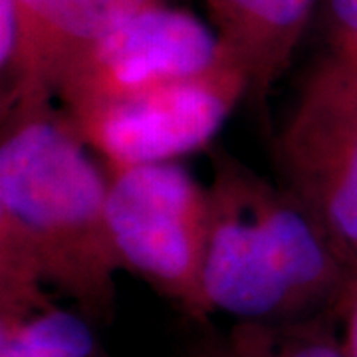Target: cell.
<instances>
[{
	"label": "cell",
	"mask_w": 357,
	"mask_h": 357,
	"mask_svg": "<svg viewBox=\"0 0 357 357\" xmlns=\"http://www.w3.org/2000/svg\"><path fill=\"white\" fill-rule=\"evenodd\" d=\"M48 91L2 100L0 306L68 296L89 321L115 310L123 270L107 222V171Z\"/></svg>",
	"instance_id": "obj_1"
},
{
	"label": "cell",
	"mask_w": 357,
	"mask_h": 357,
	"mask_svg": "<svg viewBox=\"0 0 357 357\" xmlns=\"http://www.w3.org/2000/svg\"><path fill=\"white\" fill-rule=\"evenodd\" d=\"M211 230L204 298L234 321L337 316L357 264L280 181L225 147L211 153Z\"/></svg>",
	"instance_id": "obj_2"
},
{
	"label": "cell",
	"mask_w": 357,
	"mask_h": 357,
	"mask_svg": "<svg viewBox=\"0 0 357 357\" xmlns=\"http://www.w3.org/2000/svg\"><path fill=\"white\" fill-rule=\"evenodd\" d=\"M107 222L123 270L192 319L213 314L203 286L208 187L177 161L107 171Z\"/></svg>",
	"instance_id": "obj_3"
},
{
	"label": "cell",
	"mask_w": 357,
	"mask_h": 357,
	"mask_svg": "<svg viewBox=\"0 0 357 357\" xmlns=\"http://www.w3.org/2000/svg\"><path fill=\"white\" fill-rule=\"evenodd\" d=\"M278 181L357 264V64L328 52L274 135Z\"/></svg>",
	"instance_id": "obj_4"
},
{
	"label": "cell",
	"mask_w": 357,
	"mask_h": 357,
	"mask_svg": "<svg viewBox=\"0 0 357 357\" xmlns=\"http://www.w3.org/2000/svg\"><path fill=\"white\" fill-rule=\"evenodd\" d=\"M225 64L232 62L213 26L187 10L157 4L115 26L66 66L50 91L66 114H76Z\"/></svg>",
	"instance_id": "obj_5"
},
{
	"label": "cell",
	"mask_w": 357,
	"mask_h": 357,
	"mask_svg": "<svg viewBox=\"0 0 357 357\" xmlns=\"http://www.w3.org/2000/svg\"><path fill=\"white\" fill-rule=\"evenodd\" d=\"M246 100V82L232 64L171 82L126 100L64 114L107 171L175 161L204 149Z\"/></svg>",
	"instance_id": "obj_6"
},
{
	"label": "cell",
	"mask_w": 357,
	"mask_h": 357,
	"mask_svg": "<svg viewBox=\"0 0 357 357\" xmlns=\"http://www.w3.org/2000/svg\"><path fill=\"white\" fill-rule=\"evenodd\" d=\"M20 48L2 100L50 91L54 77L115 26L167 0H14ZM6 82V79H4Z\"/></svg>",
	"instance_id": "obj_7"
},
{
	"label": "cell",
	"mask_w": 357,
	"mask_h": 357,
	"mask_svg": "<svg viewBox=\"0 0 357 357\" xmlns=\"http://www.w3.org/2000/svg\"><path fill=\"white\" fill-rule=\"evenodd\" d=\"M318 0H206L213 28L246 82V100L270 129L268 102L288 72Z\"/></svg>",
	"instance_id": "obj_8"
},
{
	"label": "cell",
	"mask_w": 357,
	"mask_h": 357,
	"mask_svg": "<svg viewBox=\"0 0 357 357\" xmlns=\"http://www.w3.org/2000/svg\"><path fill=\"white\" fill-rule=\"evenodd\" d=\"M0 357H107L82 312L50 296L28 306L0 307Z\"/></svg>",
	"instance_id": "obj_9"
},
{
	"label": "cell",
	"mask_w": 357,
	"mask_h": 357,
	"mask_svg": "<svg viewBox=\"0 0 357 357\" xmlns=\"http://www.w3.org/2000/svg\"><path fill=\"white\" fill-rule=\"evenodd\" d=\"M191 357H347L332 316L302 321H234L195 345Z\"/></svg>",
	"instance_id": "obj_10"
},
{
	"label": "cell",
	"mask_w": 357,
	"mask_h": 357,
	"mask_svg": "<svg viewBox=\"0 0 357 357\" xmlns=\"http://www.w3.org/2000/svg\"><path fill=\"white\" fill-rule=\"evenodd\" d=\"M330 52L357 64V0H328Z\"/></svg>",
	"instance_id": "obj_11"
},
{
	"label": "cell",
	"mask_w": 357,
	"mask_h": 357,
	"mask_svg": "<svg viewBox=\"0 0 357 357\" xmlns=\"http://www.w3.org/2000/svg\"><path fill=\"white\" fill-rule=\"evenodd\" d=\"M337 316L344 321V351L347 357H357V272L349 288L345 290L344 300L337 307Z\"/></svg>",
	"instance_id": "obj_12"
}]
</instances>
